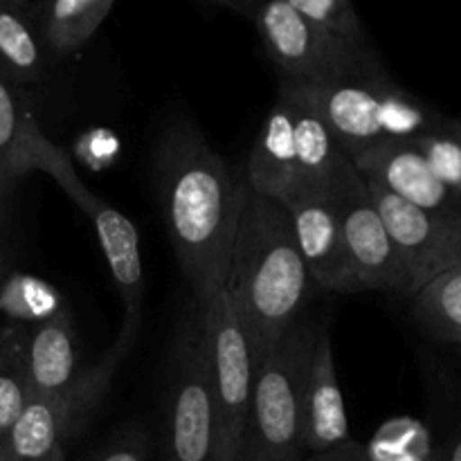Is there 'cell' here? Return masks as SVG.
<instances>
[{
	"mask_svg": "<svg viewBox=\"0 0 461 461\" xmlns=\"http://www.w3.org/2000/svg\"><path fill=\"white\" fill-rule=\"evenodd\" d=\"M423 450H432L426 428L412 419H396L376 432L367 446V457L369 461H396Z\"/></svg>",
	"mask_w": 461,
	"mask_h": 461,
	"instance_id": "cb8c5ba5",
	"label": "cell"
},
{
	"mask_svg": "<svg viewBox=\"0 0 461 461\" xmlns=\"http://www.w3.org/2000/svg\"><path fill=\"white\" fill-rule=\"evenodd\" d=\"M153 174L180 270L196 302L207 300L228 279L243 178L187 120L165 129Z\"/></svg>",
	"mask_w": 461,
	"mask_h": 461,
	"instance_id": "6da1fadb",
	"label": "cell"
},
{
	"mask_svg": "<svg viewBox=\"0 0 461 461\" xmlns=\"http://www.w3.org/2000/svg\"><path fill=\"white\" fill-rule=\"evenodd\" d=\"M27 401V333L23 327H5L0 331V439L12 430Z\"/></svg>",
	"mask_w": 461,
	"mask_h": 461,
	"instance_id": "7402d4cb",
	"label": "cell"
},
{
	"mask_svg": "<svg viewBox=\"0 0 461 461\" xmlns=\"http://www.w3.org/2000/svg\"><path fill=\"white\" fill-rule=\"evenodd\" d=\"M349 439L345 399L338 383L336 358H333L331 338L320 329L311 360L309 385L304 401V450L322 453Z\"/></svg>",
	"mask_w": 461,
	"mask_h": 461,
	"instance_id": "9a60e30c",
	"label": "cell"
},
{
	"mask_svg": "<svg viewBox=\"0 0 461 461\" xmlns=\"http://www.w3.org/2000/svg\"><path fill=\"white\" fill-rule=\"evenodd\" d=\"M282 205L291 216L297 248L313 286L333 293H360L329 187L297 189Z\"/></svg>",
	"mask_w": 461,
	"mask_h": 461,
	"instance_id": "8fae6325",
	"label": "cell"
},
{
	"mask_svg": "<svg viewBox=\"0 0 461 461\" xmlns=\"http://www.w3.org/2000/svg\"><path fill=\"white\" fill-rule=\"evenodd\" d=\"M61 189L93 221L99 246H102L104 257L108 261V268H111L113 279L117 284V291H120L122 302H124V322L140 327L144 300V268L142 255H140L138 230L111 203L95 196L81 183L79 176L72 178Z\"/></svg>",
	"mask_w": 461,
	"mask_h": 461,
	"instance_id": "5bb4252c",
	"label": "cell"
},
{
	"mask_svg": "<svg viewBox=\"0 0 461 461\" xmlns=\"http://www.w3.org/2000/svg\"><path fill=\"white\" fill-rule=\"evenodd\" d=\"M313 288L282 203L257 194L243 178L225 291L250 340L255 365L300 318Z\"/></svg>",
	"mask_w": 461,
	"mask_h": 461,
	"instance_id": "7a4b0ae2",
	"label": "cell"
},
{
	"mask_svg": "<svg viewBox=\"0 0 461 461\" xmlns=\"http://www.w3.org/2000/svg\"><path fill=\"white\" fill-rule=\"evenodd\" d=\"M365 187L408 273L410 297L428 279L461 259V230L450 228L444 221L410 205L374 180L365 178Z\"/></svg>",
	"mask_w": 461,
	"mask_h": 461,
	"instance_id": "30bf717a",
	"label": "cell"
},
{
	"mask_svg": "<svg viewBox=\"0 0 461 461\" xmlns=\"http://www.w3.org/2000/svg\"><path fill=\"white\" fill-rule=\"evenodd\" d=\"M246 183L257 194L284 203L297 187L295 142L288 99L282 93L264 120L248 156Z\"/></svg>",
	"mask_w": 461,
	"mask_h": 461,
	"instance_id": "2e32d148",
	"label": "cell"
},
{
	"mask_svg": "<svg viewBox=\"0 0 461 461\" xmlns=\"http://www.w3.org/2000/svg\"><path fill=\"white\" fill-rule=\"evenodd\" d=\"M360 176L396 194L410 205L461 230V194L450 189L410 140L383 142L351 158Z\"/></svg>",
	"mask_w": 461,
	"mask_h": 461,
	"instance_id": "7c38bea8",
	"label": "cell"
},
{
	"mask_svg": "<svg viewBox=\"0 0 461 461\" xmlns=\"http://www.w3.org/2000/svg\"><path fill=\"white\" fill-rule=\"evenodd\" d=\"M66 306L50 284L27 275H16L0 288V311L16 322H30L32 327L52 318Z\"/></svg>",
	"mask_w": 461,
	"mask_h": 461,
	"instance_id": "603a6c76",
	"label": "cell"
},
{
	"mask_svg": "<svg viewBox=\"0 0 461 461\" xmlns=\"http://www.w3.org/2000/svg\"><path fill=\"white\" fill-rule=\"evenodd\" d=\"M448 131L461 142V122H455V124H448Z\"/></svg>",
	"mask_w": 461,
	"mask_h": 461,
	"instance_id": "1f68e13d",
	"label": "cell"
},
{
	"mask_svg": "<svg viewBox=\"0 0 461 461\" xmlns=\"http://www.w3.org/2000/svg\"><path fill=\"white\" fill-rule=\"evenodd\" d=\"M351 268L360 291H385L410 295L408 273L392 243L390 232L369 198L365 178L349 158L340 162L329 185Z\"/></svg>",
	"mask_w": 461,
	"mask_h": 461,
	"instance_id": "ba28073f",
	"label": "cell"
},
{
	"mask_svg": "<svg viewBox=\"0 0 461 461\" xmlns=\"http://www.w3.org/2000/svg\"><path fill=\"white\" fill-rule=\"evenodd\" d=\"M286 84L322 117L349 160L376 144L412 140L446 126L408 90L396 86L372 57L322 81Z\"/></svg>",
	"mask_w": 461,
	"mask_h": 461,
	"instance_id": "3957f363",
	"label": "cell"
},
{
	"mask_svg": "<svg viewBox=\"0 0 461 461\" xmlns=\"http://www.w3.org/2000/svg\"><path fill=\"white\" fill-rule=\"evenodd\" d=\"M138 327L122 324L111 349L81 369L70 385L52 396H30L21 417L5 437L7 461H66L70 441L108 394L113 376L133 347Z\"/></svg>",
	"mask_w": 461,
	"mask_h": 461,
	"instance_id": "5b68a950",
	"label": "cell"
},
{
	"mask_svg": "<svg viewBox=\"0 0 461 461\" xmlns=\"http://www.w3.org/2000/svg\"><path fill=\"white\" fill-rule=\"evenodd\" d=\"M412 297L421 327L461 351V259L428 279Z\"/></svg>",
	"mask_w": 461,
	"mask_h": 461,
	"instance_id": "44dd1931",
	"label": "cell"
},
{
	"mask_svg": "<svg viewBox=\"0 0 461 461\" xmlns=\"http://www.w3.org/2000/svg\"><path fill=\"white\" fill-rule=\"evenodd\" d=\"M410 142L426 156L428 165L450 189L461 194V142L448 131V124L432 133H423Z\"/></svg>",
	"mask_w": 461,
	"mask_h": 461,
	"instance_id": "484cf974",
	"label": "cell"
},
{
	"mask_svg": "<svg viewBox=\"0 0 461 461\" xmlns=\"http://www.w3.org/2000/svg\"><path fill=\"white\" fill-rule=\"evenodd\" d=\"M205 338L207 367L216 412V444L212 461H237L250 419L255 358L250 340L228 291L219 288L196 302Z\"/></svg>",
	"mask_w": 461,
	"mask_h": 461,
	"instance_id": "8992f818",
	"label": "cell"
},
{
	"mask_svg": "<svg viewBox=\"0 0 461 461\" xmlns=\"http://www.w3.org/2000/svg\"><path fill=\"white\" fill-rule=\"evenodd\" d=\"M257 30L284 79L295 84L322 81L369 59L360 45L309 21L286 0H264L257 9Z\"/></svg>",
	"mask_w": 461,
	"mask_h": 461,
	"instance_id": "9c48e42d",
	"label": "cell"
},
{
	"mask_svg": "<svg viewBox=\"0 0 461 461\" xmlns=\"http://www.w3.org/2000/svg\"><path fill=\"white\" fill-rule=\"evenodd\" d=\"M320 327L297 318L255 369L246 439L275 461H302L304 401Z\"/></svg>",
	"mask_w": 461,
	"mask_h": 461,
	"instance_id": "277c9868",
	"label": "cell"
},
{
	"mask_svg": "<svg viewBox=\"0 0 461 461\" xmlns=\"http://www.w3.org/2000/svg\"><path fill=\"white\" fill-rule=\"evenodd\" d=\"M0 461H7V453H5V439H0Z\"/></svg>",
	"mask_w": 461,
	"mask_h": 461,
	"instance_id": "d6a6232c",
	"label": "cell"
},
{
	"mask_svg": "<svg viewBox=\"0 0 461 461\" xmlns=\"http://www.w3.org/2000/svg\"><path fill=\"white\" fill-rule=\"evenodd\" d=\"M149 437L142 428H133L122 435H117L106 446L97 461H149Z\"/></svg>",
	"mask_w": 461,
	"mask_h": 461,
	"instance_id": "4316f807",
	"label": "cell"
},
{
	"mask_svg": "<svg viewBox=\"0 0 461 461\" xmlns=\"http://www.w3.org/2000/svg\"><path fill=\"white\" fill-rule=\"evenodd\" d=\"M214 444V396L201 313L194 304L171 347L165 432L167 461H212Z\"/></svg>",
	"mask_w": 461,
	"mask_h": 461,
	"instance_id": "52a82bcc",
	"label": "cell"
},
{
	"mask_svg": "<svg viewBox=\"0 0 461 461\" xmlns=\"http://www.w3.org/2000/svg\"><path fill=\"white\" fill-rule=\"evenodd\" d=\"M396 461H437V453H435V450H423V453L405 455V457H401Z\"/></svg>",
	"mask_w": 461,
	"mask_h": 461,
	"instance_id": "4dcf8cb0",
	"label": "cell"
},
{
	"mask_svg": "<svg viewBox=\"0 0 461 461\" xmlns=\"http://www.w3.org/2000/svg\"><path fill=\"white\" fill-rule=\"evenodd\" d=\"M279 93L288 99V106H291L297 165L295 192L297 189H327L331 185L333 174L347 156L340 151L322 117L311 108V104L291 84L282 81Z\"/></svg>",
	"mask_w": 461,
	"mask_h": 461,
	"instance_id": "ac0fdd59",
	"label": "cell"
},
{
	"mask_svg": "<svg viewBox=\"0 0 461 461\" xmlns=\"http://www.w3.org/2000/svg\"><path fill=\"white\" fill-rule=\"evenodd\" d=\"M306 461H369V457L365 446L347 439L345 444H338L333 448L322 450V453H313Z\"/></svg>",
	"mask_w": 461,
	"mask_h": 461,
	"instance_id": "83f0119b",
	"label": "cell"
},
{
	"mask_svg": "<svg viewBox=\"0 0 461 461\" xmlns=\"http://www.w3.org/2000/svg\"><path fill=\"white\" fill-rule=\"evenodd\" d=\"M286 3L309 21L363 48V27L351 0H286Z\"/></svg>",
	"mask_w": 461,
	"mask_h": 461,
	"instance_id": "d4e9b609",
	"label": "cell"
},
{
	"mask_svg": "<svg viewBox=\"0 0 461 461\" xmlns=\"http://www.w3.org/2000/svg\"><path fill=\"white\" fill-rule=\"evenodd\" d=\"M30 171L52 176L59 187L77 174L68 153L43 135L25 95L0 70V198Z\"/></svg>",
	"mask_w": 461,
	"mask_h": 461,
	"instance_id": "4fadbf2b",
	"label": "cell"
},
{
	"mask_svg": "<svg viewBox=\"0 0 461 461\" xmlns=\"http://www.w3.org/2000/svg\"><path fill=\"white\" fill-rule=\"evenodd\" d=\"M77 336L68 306L39 322L27 333V378L30 396H52L77 376Z\"/></svg>",
	"mask_w": 461,
	"mask_h": 461,
	"instance_id": "e0dca14e",
	"label": "cell"
},
{
	"mask_svg": "<svg viewBox=\"0 0 461 461\" xmlns=\"http://www.w3.org/2000/svg\"><path fill=\"white\" fill-rule=\"evenodd\" d=\"M237 461H275L270 457L266 450H261L259 446L255 444V441L250 439H243V446H241V453H239Z\"/></svg>",
	"mask_w": 461,
	"mask_h": 461,
	"instance_id": "f1b7e54d",
	"label": "cell"
},
{
	"mask_svg": "<svg viewBox=\"0 0 461 461\" xmlns=\"http://www.w3.org/2000/svg\"><path fill=\"white\" fill-rule=\"evenodd\" d=\"M115 0H48L41 14V34L57 54H70L88 43Z\"/></svg>",
	"mask_w": 461,
	"mask_h": 461,
	"instance_id": "ffe728a7",
	"label": "cell"
},
{
	"mask_svg": "<svg viewBox=\"0 0 461 461\" xmlns=\"http://www.w3.org/2000/svg\"><path fill=\"white\" fill-rule=\"evenodd\" d=\"M437 461H461V428L450 437L448 444L437 453Z\"/></svg>",
	"mask_w": 461,
	"mask_h": 461,
	"instance_id": "f546056e",
	"label": "cell"
},
{
	"mask_svg": "<svg viewBox=\"0 0 461 461\" xmlns=\"http://www.w3.org/2000/svg\"><path fill=\"white\" fill-rule=\"evenodd\" d=\"M221 3H234V0H221Z\"/></svg>",
	"mask_w": 461,
	"mask_h": 461,
	"instance_id": "836d02e7",
	"label": "cell"
},
{
	"mask_svg": "<svg viewBox=\"0 0 461 461\" xmlns=\"http://www.w3.org/2000/svg\"><path fill=\"white\" fill-rule=\"evenodd\" d=\"M0 70L14 84L36 81L45 70V41L27 0H0Z\"/></svg>",
	"mask_w": 461,
	"mask_h": 461,
	"instance_id": "d6986e66",
	"label": "cell"
}]
</instances>
